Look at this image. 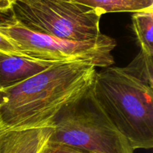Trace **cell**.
<instances>
[{"instance_id": "obj_1", "label": "cell", "mask_w": 153, "mask_h": 153, "mask_svg": "<svg viewBox=\"0 0 153 153\" xmlns=\"http://www.w3.org/2000/svg\"><path fill=\"white\" fill-rule=\"evenodd\" d=\"M96 73L91 61H61L0 90V120L7 130L53 127L61 111L91 88Z\"/></svg>"}, {"instance_id": "obj_2", "label": "cell", "mask_w": 153, "mask_h": 153, "mask_svg": "<svg viewBox=\"0 0 153 153\" xmlns=\"http://www.w3.org/2000/svg\"><path fill=\"white\" fill-rule=\"evenodd\" d=\"M96 100L134 149L153 147V88L125 67H108L96 73Z\"/></svg>"}, {"instance_id": "obj_3", "label": "cell", "mask_w": 153, "mask_h": 153, "mask_svg": "<svg viewBox=\"0 0 153 153\" xmlns=\"http://www.w3.org/2000/svg\"><path fill=\"white\" fill-rule=\"evenodd\" d=\"M50 143L86 153H134L96 100L91 88L61 111L53 123Z\"/></svg>"}, {"instance_id": "obj_4", "label": "cell", "mask_w": 153, "mask_h": 153, "mask_svg": "<svg viewBox=\"0 0 153 153\" xmlns=\"http://www.w3.org/2000/svg\"><path fill=\"white\" fill-rule=\"evenodd\" d=\"M11 8L16 22L35 32L74 41L102 34V15L72 0H14Z\"/></svg>"}, {"instance_id": "obj_5", "label": "cell", "mask_w": 153, "mask_h": 153, "mask_svg": "<svg viewBox=\"0 0 153 153\" xmlns=\"http://www.w3.org/2000/svg\"><path fill=\"white\" fill-rule=\"evenodd\" d=\"M0 34L8 39L25 56L41 61H91L97 67L114 63L111 52L114 39L102 34L95 40L74 41L31 31L16 21L0 25Z\"/></svg>"}, {"instance_id": "obj_6", "label": "cell", "mask_w": 153, "mask_h": 153, "mask_svg": "<svg viewBox=\"0 0 153 153\" xmlns=\"http://www.w3.org/2000/svg\"><path fill=\"white\" fill-rule=\"evenodd\" d=\"M61 61H49L19 56L0 50V90L6 89Z\"/></svg>"}, {"instance_id": "obj_7", "label": "cell", "mask_w": 153, "mask_h": 153, "mask_svg": "<svg viewBox=\"0 0 153 153\" xmlns=\"http://www.w3.org/2000/svg\"><path fill=\"white\" fill-rule=\"evenodd\" d=\"M53 132V127L7 130L0 153H40Z\"/></svg>"}, {"instance_id": "obj_8", "label": "cell", "mask_w": 153, "mask_h": 153, "mask_svg": "<svg viewBox=\"0 0 153 153\" xmlns=\"http://www.w3.org/2000/svg\"><path fill=\"white\" fill-rule=\"evenodd\" d=\"M94 9L100 14L115 12L141 11L153 8V0H72Z\"/></svg>"}, {"instance_id": "obj_9", "label": "cell", "mask_w": 153, "mask_h": 153, "mask_svg": "<svg viewBox=\"0 0 153 153\" xmlns=\"http://www.w3.org/2000/svg\"><path fill=\"white\" fill-rule=\"evenodd\" d=\"M131 20L140 51L153 56V8L134 12Z\"/></svg>"}, {"instance_id": "obj_10", "label": "cell", "mask_w": 153, "mask_h": 153, "mask_svg": "<svg viewBox=\"0 0 153 153\" xmlns=\"http://www.w3.org/2000/svg\"><path fill=\"white\" fill-rule=\"evenodd\" d=\"M125 69L153 88V56H149L140 51Z\"/></svg>"}, {"instance_id": "obj_11", "label": "cell", "mask_w": 153, "mask_h": 153, "mask_svg": "<svg viewBox=\"0 0 153 153\" xmlns=\"http://www.w3.org/2000/svg\"><path fill=\"white\" fill-rule=\"evenodd\" d=\"M40 153H86L82 151L76 149L75 148L66 146V145L59 144L47 142L46 146L43 147Z\"/></svg>"}, {"instance_id": "obj_12", "label": "cell", "mask_w": 153, "mask_h": 153, "mask_svg": "<svg viewBox=\"0 0 153 153\" xmlns=\"http://www.w3.org/2000/svg\"><path fill=\"white\" fill-rule=\"evenodd\" d=\"M0 50L7 53L13 54V55H19V56L26 57L22 53L20 50L17 47L14 46L10 40L6 38L4 36L0 34Z\"/></svg>"}, {"instance_id": "obj_13", "label": "cell", "mask_w": 153, "mask_h": 153, "mask_svg": "<svg viewBox=\"0 0 153 153\" xmlns=\"http://www.w3.org/2000/svg\"><path fill=\"white\" fill-rule=\"evenodd\" d=\"M16 22L12 9L8 10H0V25L11 24Z\"/></svg>"}, {"instance_id": "obj_14", "label": "cell", "mask_w": 153, "mask_h": 153, "mask_svg": "<svg viewBox=\"0 0 153 153\" xmlns=\"http://www.w3.org/2000/svg\"><path fill=\"white\" fill-rule=\"evenodd\" d=\"M14 0H0V10H8L11 8Z\"/></svg>"}, {"instance_id": "obj_15", "label": "cell", "mask_w": 153, "mask_h": 153, "mask_svg": "<svg viewBox=\"0 0 153 153\" xmlns=\"http://www.w3.org/2000/svg\"><path fill=\"white\" fill-rule=\"evenodd\" d=\"M7 130L4 128V126H3L2 123L0 120V147H1V145L2 143L3 140H4V135H5L6 132H7Z\"/></svg>"}]
</instances>
